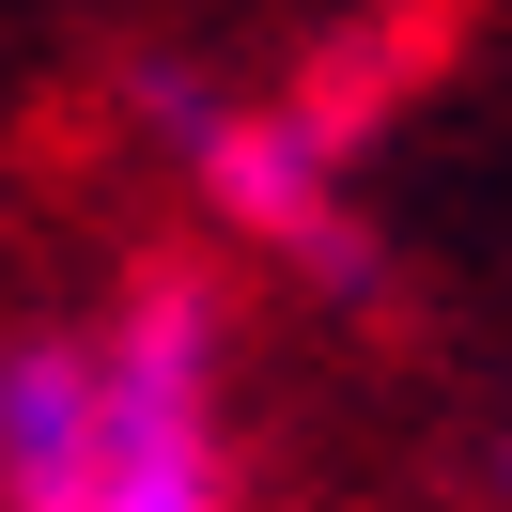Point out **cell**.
<instances>
[{
	"label": "cell",
	"mask_w": 512,
	"mask_h": 512,
	"mask_svg": "<svg viewBox=\"0 0 512 512\" xmlns=\"http://www.w3.org/2000/svg\"><path fill=\"white\" fill-rule=\"evenodd\" d=\"M481 481H497V512H512V435H497V450H481Z\"/></svg>",
	"instance_id": "3"
},
{
	"label": "cell",
	"mask_w": 512,
	"mask_h": 512,
	"mask_svg": "<svg viewBox=\"0 0 512 512\" xmlns=\"http://www.w3.org/2000/svg\"><path fill=\"white\" fill-rule=\"evenodd\" d=\"M94 342V419H78L63 512H249V435H233V280L202 249L109 264V295L78 311Z\"/></svg>",
	"instance_id": "1"
},
{
	"label": "cell",
	"mask_w": 512,
	"mask_h": 512,
	"mask_svg": "<svg viewBox=\"0 0 512 512\" xmlns=\"http://www.w3.org/2000/svg\"><path fill=\"white\" fill-rule=\"evenodd\" d=\"M125 109H140V140L187 171V202L249 264H280V280L326 295V311H404V249H388V218L357 202V156L295 94H233V78L187 63V47H140Z\"/></svg>",
	"instance_id": "2"
}]
</instances>
